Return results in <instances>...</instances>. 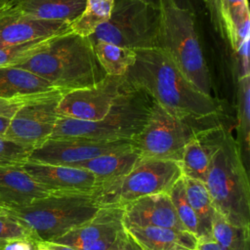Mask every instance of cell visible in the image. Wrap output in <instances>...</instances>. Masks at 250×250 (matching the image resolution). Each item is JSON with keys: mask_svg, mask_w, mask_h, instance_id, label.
Masks as SVG:
<instances>
[{"mask_svg": "<svg viewBox=\"0 0 250 250\" xmlns=\"http://www.w3.org/2000/svg\"><path fill=\"white\" fill-rule=\"evenodd\" d=\"M187 198L198 222L197 239L208 240L212 238V224L215 215L209 192L204 183L183 176Z\"/></svg>", "mask_w": 250, "mask_h": 250, "instance_id": "603a6c76", "label": "cell"}, {"mask_svg": "<svg viewBox=\"0 0 250 250\" xmlns=\"http://www.w3.org/2000/svg\"><path fill=\"white\" fill-rule=\"evenodd\" d=\"M141 1H143V2H145V3H147V4L151 5V6H154V7L158 8L159 3H160L161 0H141ZM175 1H176L180 6H182V7H184V8L189 9V7H188V0H175Z\"/></svg>", "mask_w": 250, "mask_h": 250, "instance_id": "ab89813d", "label": "cell"}, {"mask_svg": "<svg viewBox=\"0 0 250 250\" xmlns=\"http://www.w3.org/2000/svg\"><path fill=\"white\" fill-rule=\"evenodd\" d=\"M55 193L34 180L21 165H0V206L13 210Z\"/></svg>", "mask_w": 250, "mask_h": 250, "instance_id": "e0dca14e", "label": "cell"}, {"mask_svg": "<svg viewBox=\"0 0 250 250\" xmlns=\"http://www.w3.org/2000/svg\"><path fill=\"white\" fill-rule=\"evenodd\" d=\"M31 150V147L0 137V165H22Z\"/></svg>", "mask_w": 250, "mask_h": 250, "instance_id": "1f68e13d", "label": "cell"}, {"mask_svg": "<svg viewBox=\"0 0 250 250\" xmlns=\"http://www.w3.org/2000/svg\"><path fill=\"white\" fill-rule=\"evenodd\" d=\"M199 120L176 117L153 103L144 128L131 140L132 147L139 153L141 159L169 160L179 163L187 144L195 132L212 126L200 124Z\"/></svg>", "mask_w": 250, "mask_h": 250, "instance_id": "9c48e42d", "label": "cell"}, {"mask_svg": "<svg viewBox=\"0 0 250 250\" xmlns=\"http://www.w3.org/2000/svg\"><path fill=\"white\" fill-rule=\"evenodd\" d=\"M69 24L24 16L11 6L0 16V47L54 37L69 31Z\"/></svg>", "mask_w": 250, "mask_h": 250, "instance_id": "4fadbf2b", "label": "cell"}, {"mask_svg": "<svg viewBox=\"0 0 250 250\" xmlns=\"http://www.w3.org/2000/svg\"><path fill=\"white\" fill-rule=\"evenodd\" d=\"M93 44L95 55L106 75L124 76L136 60L134 50L104 41Z\"/></svg>", "mask_w": 250, "mask_h": 250, "instance_id": "d4e9b609", "label": "cell"}, {"mask_svg": "<svg viewBox=\"0 0 250 250\" xmlns=\"http://www.w3.org/2000/svg\"><path fill=\"white\" fill-rule=\"evenodd\" d=\"M21 166L34 180L54 192L94 193L98 188L95 176L85 169L30 161Z\"/></svg>", "mask_w": 250, "mask_h": 250, "instance_id": "9a60e30c", "label": "cell"}, {"mask_svg": "<svg viewBox=\"0 0 250 250\" xmlns=\"http://www.w3.org/2000/svg\"><path fill=\"white\" fill-rule=\"evenodd\" d=\"M43 243L46 244L52 250H77L74 247L63 245V244H59V243H55V242H43Z\"/></svg>", "mask_w": 250, "mask_h": 250, "instance_id": "60d3db41", "label": "cell"}, {"mask_svg": "<svg viewBox=\"0 0 250 250\" xmlns=\"http://www.w3.org/2000/svg\"><path fill=\"white\" fill-rule=\"evenodd\" d=\"M123 212V207H100L90 220L50 242L75 248L107 236L117 235L125 229L122 221Z\"/></svg>", "mask_w": 250, "mask_h": 250, "instance_id": "ac0fdd59", "label": "cell"}, {"mask_svg": "<svg viewBox=\"0 0 250 250\" xmlns=\"http://www.w3.org/2000/svg\"><path fill=\"white\" fill-rule=\"evenodd\" d=\"M62 95L56 91L25 102L11 118L4 138L32 149L46 142L60 117L58 104Z\"/></svg>", "mask_w": 250, "mask_h": 250, "instance_id": "30bf717a", "label": "cell"}, {"mask_svg": "<svg viewBox=\"0 0 250 250\" xmlns=\"http://www.w3.org/2000/svg\"><path fill=\"white\" fill-rule=\"evenodd\" d=\"M59 91L50 82L26 69L0 66V98L6 100H31Z\"/></svg>", "mask_w": 250, "mask_h": 250, "instance_id": "d6986e66", "label": "cell"}, {"mask_svg": "<svg viewBox=\"0 0 250 250\" xmlns=\"http://www.w3.org/2000/svg\"><path fill=\"white\" fill-rule=\"evenodd\" d=\"M237 56V67H238V78L250 75L249 72V40L244 41L234 51Z\"/></svg>", "mask_w": 250, "mask_h": 250, "instance_id": "836d02e7", "label": "cell"}, {"mask_svg": "<svg viewBox=\"0 0 250 250\" xmlns=\"http://www.w3.org/2000/svg\"><path fill=\"white\" fill-rule=\"evenodd\" d=\"M117 235L107 236V237H104V238H102V239H99V240H96V241H93V242H90V243L80 245V246L75 247V248L77 250H110V248L113 245Z\"/></svg>", "mask_w": 250, "mask_h": 250, "instance_id": "74e56055", "label": "cell"}, {"mask_svg": "<svg viewBox=\"0 0 250 250\" xmlns=\"http://www.w3.org/2000/svg\"><path fill=\"white\" fill-rule=\"evenodd\" d=\"M99 208L94 193L55 192L7 212L26 227L37 242H50L90 220Z\"/></svg>", "mask_w": 250, "mask_h": 250, "instance_id": "8992f818", "label": "cell"}, {"mask_svg": "<svg viewBox=\"0 0 250 250\" xmlns=\"http://www.w3.org/2000/svg\"><path fill=\"white\" fill-rule=\"evenodd\" d=\"M195 250H224L214 239L197 241Z\"/></svg>", "mask_w": 250, "mask_h": 250, "instance_id": "f35d334b", "label": "cell"}, {"mask_svg": "<svg viewBox=\"0 0 250 250\" xmlns=\"http://www.w3.org/2000/svg\"><path fill=\"white\" fill-rule=\"evenodd\" d=\"M136 60L124 75L126 83L146 93L172 115L189 120L213 118L220 105L199 91L158 48L135 51Z\"/></svg>", "mask_w": 250, "mask_h": 250, "instance_id": "6da1fadb", "label": "cell"}, {"mask_svg": "<svg viewBox=\"0 0 250 250\" xmlns=\"http://www.w3.org/2000/svg\"><path fill=\"white\" fill-rule=\"evenodd\" d=\"M140 160L141 156L139 153L131 147L122 151L100 155L74 167L91 172L95 176L99 188L104 184L126 175Z\"/></svg>", "mask_w": 250, "mask_h": 250, "instance_id": "7402d4cb", "label": "cell"}, {"mask_svg": "<svg viewBox=\"0 0 250 250\" xmlns=\"http://www.w3.org/2000/svg\"><path fill=\"white\" fill-rule=\"evenodd\" d=\"M153 103L146 93L129 86L124 79L122 92L103 119L83 121L60 116L50 139L131 141L144 128Z\"/></svg>", "mask_w": 250, "mask_h": 250, "instance_id": "3957f363", "label": "cell"}, {"mask_svg": "<svg viewBox=\"0 0 250 250\" xmlns=\"http://www.w3.org/2000/svg\"><path fill=\"white\" fill-rule=\"evenodd\" d=\"M158 25L159 8L141 0H114L109 19L89 39L134 51L156 48Z\"/></svg>", "mask_w": 250, "mask_h": 250, "instance_id": "ba28073f", "label": "cell"}, {"mask_svg": "<svg viewBox=\"0 0 250 250\" xmlns=\"http://www.w3.org/2000/svg\"><path fill=\"white\" fill-rule=\"evenodd\" d=\"M52 38V37H50ZM40 39L32 42L7 45L0 47V66L15 65L39 51L50 39Z\"/></svg>", "mask_w": 250, "mask_h": 250, "instance_id": "f546056e", "label": "cell"}, {"mask_svg": "<svg viewBox=\"0 0 250 250\" xmlns=\"http://www.w3.org/2000/svg\"><path fill=\"white\" fill-rule=\"evenodd\" d=\"M143 250H195L197 237L187 230L144 227L125 229Z\"/></svg>", "mask_w": 250, "mask_h": 250, "instance_id": "ffe728a7", "label": "cell"}, {"mask_svg": "<svg viewBox=\"0 0 250 250\" xmlns=\"http://www.w3.org/2000/svg\"><path fill=\"white\" fill-rule=\"evenodd\" d=\"M157 47L199 91L211 96L208 67L197 37L193 14L175 0L159 3Z\"/></svg>", "mask_w": 250, "mask_h": 250, "instance_id": "5b68a950", "label": "cell"}, {"mask_svg": "<svg viewBox=\"0 0 250 250\" xmlns=\"http://www.w3.org/2000/svg\"><path fill=\"white\" fill-rule=\"evenodd\" d=\"M123 226L128 228L158 227L186 230L176 214L168 193L139 198L123 207Z\"/></svg>", "mask_w": 250, "mask_h": 250, "instance_id": "2e32d148", "label": "cell"}, {"mask_svg": "<svg viewBox=\"0 0 250 250\" xmlns=\"http://www.w3.org/2000/svg\"><path fill=\"white\" fill-rule=\"evenodd\" d=\"M205 6L209 12L210 21L215 30L220 33L222 37H225V27L222 18V1L223 0H203Z\"/></svg>", "mask_w": 250, "mask_h": 250, "instance_id": "d6a6232c", "label": "cell"}, {"mask_svg": "<svg viewBox=\"0 0 250 250\" xmlns=\"http://www.w3.org/2000/svg\"><path fill=\"white\" fill-rule=\"evenodd\" d=\"M131 147V141H96L78 138L48 139L30 151L27 161L74 167L100 155L122 151Z\"/></svg>", "mask_w": 250, "mask_h": 250, "instance_id": "8fae6325", "label": "cell"}, {"mask_svg": "<svg viewBox=\"0 0 250 250\" xmlns=\"http://www.w3.org/2000/svg\"><path fill=\"white\" fill-rule=\"evenodd\" d=\"M114 0H87L82 13L70 22V31L90 37L110 17Z\"/></svg>", "mask_w": 250, "mask_h": 250, "instance_id": "484cf974", "label": "cell"}, {"mask_svg": "<svg viewBox=\"0 0 250 250\" xmlns=\"http://www.w3.org/2000/svg\"><path fill=\"white\" fill-rule=\"evenodd\" d=\"M110 250H143V249L124 229L117 235Z\"/></svg>", "mask_w": 250, "mask_h": 250, "instance_id": "e575fe53", "label": "cell"}, {"mask_svg": "<svg viewBox=\"0 0 250 250\" xmlns=\"http://www.w3.org/2000/svg\"><path fill=\"white\" fill-rule=\"evenodd\" d=\"M211 234L224 250H250V227L232 226L217 212Z\"/></svg>", "mask_w": 250, "mask_h": 250, "instance_id": "83f0119b", "label": "cell"}, {"mask_svg": "<svg viewBox=\"0 0 250 250\" xmlns=\"http://www.w3.org/2000/svg\"><path fill=\"white\" fill-rule=\"evenodd\" d=\"M124 87V76L105 75L97 84L64 93L58 104L62 117L98 121L108 112Z\"/></svg>", "mask_w": 250, "mask_h": 250, "instance_id": "7c38bea8", "label": "cell"}, {"mask_svg": "<svg viewBox=\"0 0 250 250\" xmlns=\"http://www.w3.org/2000/svg\"><path fill=\"white\" fill-rule=\"evenodd\" d=\"M168 195L173 203L178 219L180 220L184 229L197 237L198 222L187 198L183 176L175 183L172 188L168 191Z\"/></svg>", "mask_w": 250, "mask_h": 250, "instance_id": "f1b7e54d", "label": "cell"}, {"mask_svg": "<svg viewBox=\"0 0 250 250\" xmlns=\"http://www.w3.org/2000/svg\"><path fill=\"white\" fill-rule=\"evenodd\" d=\"M204 184L218 214L232 226L250 227L249 175L229 131L212 158Z\"/></svg>", "mask_w": 250, "mask_h": 250, "instance_id": "277c9868", "label": "cell"}, {"mask_svg": "<svg viewBox=\"0 0 250 250\" xmlns=\"http://www.w3.org/2000/svg\"><path fill=\"white\" fill-rule=\"evenodd\" d=\"M34 250H52L50 249L46 244H44L43 242H38L34 248Z\"/></svg>", "mask_w": 250, "mask_h": 250, "instance_id": "ee69618b", "label": "cell"}, {"mask_svg": "<svg viewBox=\"0 0 250 250\" xmlns=\"http://www.w3.org/2000/svg\"><path fill=\"white\" fill-rule=\"evenodd\" d=\"M225 35L233 51L250 37V13L247 0H223Z\"/></svg>", "mask_w": 250, "mask_h": 250, "instance_id": "cb8c5ba5", "label": "cell"}, {"mask_svg": "<svg viewBox=\"0 0 250 250\" xmlns=\"http://www.w3.org/2000/svg\"><path fill=\"white\" fill-rule=\"evenodd\" d=\"M30 239L36 241L32 232L8 212L0 215V242ZM37 242V241H36Z\"/></svg>", "mask_w": 250, "mask_h": 250, "instance_id": "4dcf8cb0", "label": "cell"}, {"mask_svg": "<svg viewBox=\"0 0 250 250\" xmlns=\"http://www.w3.org/2000/svg\"><path fill=\"white\" fill-rule=\"evenodd\" d=\"M10 121H11L10 118L0 116V137L1 138H4V136L6 134V131H7L8 127H9Z\"/></svg>", "mask_w": 250, "mask_h": 250, "instance_id": "b9f144b4", "label": "cell"}, {"mask_svg": "<svg viewBox=\"0 0 250 250\" xmlns=\"http://www.w3.org/2000/svg\"><path fill=\"white\" fill-rule=\"evenodd\" d=\"M182 176L175 161L141 159L126 175L100 186L95 200L99 207H124L145 196L168 193Z\"/></svg>", "mask_w": 250, "mask_h": 250, "instance_id": "52a82bcc", "label": "cell"}, {"mask_svg": "<svg viewBox=\"0 0 250 250\" xmlns=\"http://www.w3.org/2000/svg\"><path fill=\"white\" fill-rule=\"evenodd\" d=\"M87 0H12V8L39 20L70 23L83 11Z\"/></svg>", "mask_w": 250, "mask_h": 250, "instance_id": "44dd1931", "label": "cell"}, {"mask_svg": "<svg viewBox=\"0 0 250 250\" xmlns=\"http://www.w3.org/2000/svg\"><path fill=\"white\" fill-rule=\"evenodd\" d=\"M228 131L222 124H214L195 132L187 144L179 162L182 175L204 183L212 158L223 144Z\"/></svg>", "mask_w": 250, "mask_h": 250, "instance_id": "5bb4252c", "label": "cell"}, {"mask_svg": "<svg viewBox=\"0 0 250 250\" xmlns=\"http://www.w3.org/2000/svg\"><path fill=\"white\" fill-rule=\"evenodd\" d=\"M13 66L33 72L63 94L93 86L106 75L90 39L70 30L50 38L39 51Z\"/></svg>", "mask_w": 250, "mask_h": 250, "instance_id": "7a4b0ae2", "label": "cell"}, {"mask_svg": "<svg viewBox=\"0 0 250 250\" xmlns=\"http://www.w3.org/2000/svg\"><path fill=\"white\" fill-rule=\"evenodd\" d=\"M38 242L30 239H19L0 242V250H34Z\"/></svg>", "mask_w": 250, "mask_h": 250, "instance_id": "8d00e7d4", "label": "cell"}, {"mask_svg": "<svg viewBox=\"0 0 250 250\" xmlns=\"http://www.w3.org/2000/svg\"><path fill=\"white\" fill-rule=\"evenodd\" d=\"M250 75L237 78V141L243 164L248 172L250 135Z\"/></svg>", "mask_w": 250, "mask_h": 250, "instance_id": "4316f807", "label": "cell"}, {"mask_svg": "<svg viewBox=\"0 0 250 250\" xmlns=\"http://www.w3.org/2000/svg\"><path fill=\"white\" fill-rule=\"evenodd\" d=\"M27 101L29 100H6L0 98V116L11 119L19 108Z\"/></svg>", "mask_w": 250, "mask_h": 250, "instance_id": "d590c367", "label": "cell"}, {"mask_svg": "<svg viewBox=\"0 0 250 250\" xmlns=\"http://www.w3.org/2000/svg\"><path fill=\"white\" fill-rule=\"evenodd\" d=\"M6 212H7V210L4 209V208H2V207L0 206V215H1V214H4V213H6Z\"/></svg>", "mask_w": 250, "mask_h": 250, "instance_id": "f6af8a7d", "label": "cell"}, {"mask_svg": "<svg viewBox=\"0 0 250 250\" xmlns=\"http://www.w3.org/2000/svg\"><path fill=\"white\" fill-rule=\"evenodd\" d=\"M11 1L12 0H0V16L11 8Z\"/></svg>", "mask_w": 250, "mask_h": 250, "instance_id": "7bdbcfd3", "label": "cell"}]
</instances>
